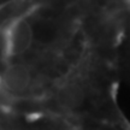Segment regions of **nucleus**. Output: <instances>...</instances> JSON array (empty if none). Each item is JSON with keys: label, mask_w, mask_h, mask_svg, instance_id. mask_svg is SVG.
<instances>
[{"label": "nucleus", "mask_w": 130, "mask_h": 130, "mask_svg": "<svg viewBox=\"0 0 130 130\" xmlns=\"http://www.w3.org/2000/svg\"><path fill=\"white\" fill-rule=\"evenodd\" d=\"M129 10H130V0H129Z\"/></svg>", "instance_id": "nucleus-3"}, {"label": "nucleus", "mask_w": 130, "mask_h": 130, "mask_svg": "<svg viewBox=\"0 0 130 130\" xmlns=\"http://www.w3.org/2000/svg\"><path fill=\"white\" fill-rule=\"evenodd\" d=\"M13 1H16V0H0V10L7 7V6H9L10 4H12Z\"/></svg>", "instance_id": "nucleus-2"}, {"label": "nucleus", "mask_w": 130, "mask_h": 130, "mask_svg": "<svg viewBox=\"0 0 130 130\" xmlns=\"http://www.w3.org/2000/svg\"><path fill=\"white\" fill-rule=\"evenodd\" d=\"M128 0H16L0 10V110L83 123L125 118L118 102Z\"/></svg>", "instance_id": "nucleus-1"}]
</instances>
